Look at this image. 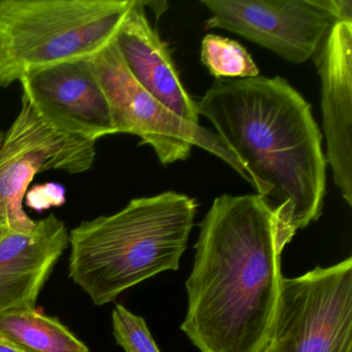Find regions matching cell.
Returning a JSON list of instances; mask_svg holds the SVG:
<instances>
[{
    "mask_svg": "<svg viewBox=\"0 0 352 352\" xmlns=\"http://www.w3.org/2000/svg\"><path fill=\"white\" fill-rule=\"evenodd\" d=\"M296 232L259 195L216 197L195 244L181 331L199 352H263L281 288V254Z\"/></svg>",
    "mask_w": 352,
    "mask_h": 352,
    "instance_id": "6da1fadb",
    "label": "cell"
},
{
    "mask_svg": "<svg viewBox=\"0 0 352 352\" xmlns=\"http://www.w3.org/2000/svg\"><path fill=\"white\" fill-rule=\"evenodd\" d=\"M195 106L244 166L257 195L282 206L296 232L320 217L327 166L322 133L310 104L287 80H217Z\"/></svg>",
    "mask_w": 352,
    "mask_h": 352,
    "instance_id": "7a4b0ae2",
    "label": "cell"
},
{
    "mask_svg": "<svg viewBox=\"0 0 352 352\" xmlns=\"http://www.w3.org/2000/svg\"><path fill=\"white\" fill-rule=\"evenodd\" d=\"M197 199L175 191L133 199L117 213L69 232V277L98 306L166 271H177Z\"/></svg>",
    "mask_w": 352,
    "mask_h": 352,
    "instance_id": "3957f363",
    "label": "cell"
},
{
    "mask_svg": "<svg viewBox=\"0 0 352 352\" xmlns=\"http://www.w3.org/2000/svg\"><path fill=\"white\" fill-rule=\"evenodd\" d=\"M133 0H0V87L112 44Z\"/></svg>",
    "mask_w": 352,
    "mask_h": 352,
    "instance_id": "277c9868",
    "label": "cell"
},
{
    "mask_svg": "<svg viewBox=\"0 0 352 352\" xmlns=\"http://www.w3.org/2000/svg\"><path fill=\"white\" fill-rule=\"evenodd\" d=\"M110 107L117 133L137 135L151 146L162 164L187 160L193 147L220 158L249 182L238 158L216 133L177 116L138 84L123 63L114 41L88 58Z\"/></svg>",
    "mask_w": 352,
    "mask_h": 352,
    "instance_id": "5b68a950",
    "label": "cell"
},
{
    "mask_svg": "<svg viewBox=\"0 0 352 352\" xmlns=\"http://www.w3.org/2000/svg\"><path fill=\"white\" fill-rule=\"evenodd\" d=\"M269 343L277 352H352V258L282 278Z\"/></svg>",
    "mask_w": 352,
    "mask_h": 352,
    "instance_id": "8992f818",
    "label": "cell"
},
{
    "mask_svg": "<svg viewBox=\"0 0 352 352\" xmlns=\"http://www.w3.org/2000/svg\"><path fill=\"white\" fill-rule=\"evenodd\" d=\"M96 142L59 131L22 98L21 110L0 144V208L13 232H28L36 221L23 203L34 177L46 170L83 174L94 166Z\"/></svg>",
    "mask_w": 352,
    "mask_h": 352,
    "instance_id": "52a82bcc",
    "label": "cell"
},
{
    "mask_svg": "<svg viewBox=\"0 0 352 352\" xmlns=\"http://www.w3.org/2000/svg\"><path fill=\"white\" fill-rule=\"evenodd\" d=\"M205 30L234 32L290 63L314 56L335 17L321 0H203Z\"/></svg>",
    "mask_w": 352,
    "mask_h": 352,
    "instance_id": "ba28073f",
    "label": "cell"
},
{
    "mask_svg": "<svg viewBox=\"0 0 352 352\" xmlns=\"http://www.w3.org/2000/svg\"><path fill=\"white\" fill-rule=\"evenodd\" d=\"M19 82L22 98L51 126L94 142L117 135L108 100L88 59L53 65Z\"/></svg>",
    "mask_w": 352,
    "mask_h": 352,
    "instance_id": "9c48e42d",
    "label": "cell"
},
{
    "mask_svg": "<svg viewBox=\"0 0 352 352\" xmlns=\"http://www.w3.org/2000/svg\"><path fill=\"white\" fill-rule=\"evenodd\" d=\"M321 82L327 164L352 206V21H338L314 54Z\"/></svg>",
    "mask_w": 352,
    "mask_h": 352,
    "instance_id": "30bf717a",
    "label": "cell"
},
{
    "mask_svg": "<svg viewBox=\"0 0 352 352\" xmlns=\"http://www.w3.org/2000/svg\"><path fill=\"white\" fill-rule=\"evenodd\" d=\"M69 245V232L54 214L28 232L0 241V313L36 308L41 290Z\"/></svg>",
    "mask_w": 352,
    "mask_h": 352,
    "instance_id": "8fae6325",
    "label": "cell"
},
{
    "mask_svg": "<svg viewBox=\"0 0 352 352\" xmlns=\"http://www.w3.org/2000/svg\"><path fill=\"white\" fill-rule=\"evenodd\" d=\"M146 1L133 0L114 44L133 79L173 113L199 124L195 100L183 86L166 45L146 16Z\"/></svg>",
    "mask_w": 352,
    "mask_h": 352,
    "instance_id": "7c38bea8",
    "label": "cell"
},
{
    "mask_svg": "<svg viewBox=\"0 0 352 352\" xmlns=\"http://www.w3.org/2000/svg\"><path fill=\"white\" fill-rule=\"evenodd\" d=\"M0 338L21 352H89L58 319L36 308L0 313Z\"/></svg>",
    "mask_w": 352,
    "mask_h": 352,
    "instance_id": "4fadbf2b",
    "label": "cell"
},
{
    "mask_svg": "<svg viewBox=\"0 0 352 352\" xmlns=\"http://www.w3.org/2000/svg\"><path fill=\"white\" fill-rule=\"evenodd\" d=\"M201 63L220 79H248L259 76V69L246 48L236 41L208 34L201 42Z\"/></svg>",
    "mask_w": 352,
    "mask_h": 352,
    "instance_id": "5bb4252c",
    "label": "cell"
},
{
    "mask_svg": "<svg viewBox=\"0 0 352 352\" xmlns=\"http://www.w3.org/2000/svg\"><path fill=\"white\" fill-rule=\"evenodd\" d=\"M113 333L124 352H162L143 317L117 304L112 313Z\"/></svg>",
    "mask_w": 352,
    "mask_h": 352,
    "instance_id": "9a60e30c",
    "label": "cell"
},
{
    "mask_svg": "<svg viewBox=\"0 0 352 352\" xmlns=\"http://www.w3.org/2000/svg\"><path fill=\"white\" fill-rule=\"evenodd\" d=\"M26 205L36 211L58 207L65 201V190L63 186L54 183L38 185L25 195Z\"/></svg>",
    "mask_w": 352,
    "mask_h": 352,
    "instance_id": "2e32d148",
    "label": "cell"
},
{
    "mask_svg": "<svg viewBox=\"0 0 352 352\" xmlns=\"http://www.w3.org/2000/svg\"><path fill=\"white\" fill-rule=\"evenodd\" d=\"M321 3L336 21H352L351 0H321Z\"/></svg>",
    "mask_w": 352,
    "mask_h": 352,
    "instance_id": "e0dca14e",
    "label": "cell"
},
{
    "mask_svg": "<svg viewBox=\"0 0 352 352\" xmlns=\"http://www.w3.org/2000/svg\"><path fill=\"white\" fill-rule=\"evenodd\" d=\"M11 232L7 216L3 213V209L0 208V241L3 240L9 232Z\"/></svg>",
    "mask_w": 352,
    "mask_h": 352,
    "instance_id": "ac0fdd59",
    "label": "cell"
},
{
    "mask_svg": "<svg viewBox=\"0 0 352 352\" xmlns=\"http://www.w3.org/2000/svg\"><path fill=\"white\" fill-rule=\"evenodd\" d=\"M0 352H21L17 348L14 347L9 342L0 338Z\"/></svg>",
    "mask_w": 352,
    "mask_h": 352,
    "instance_id": "d6986e66",
    "label": "cell"
},
{
    "mask_svg": "<svg viewBox=\"0 0 352 352\" xmlns=\"http://www.w3.org/2000/svg\"><path fill=\"white\" fill-rule=\"evenodd\" d=\"M263 352H277L275 350V348L272 346V344H267V346H265V349H263Z\"/></svg>",
    "mask_w": 352,
    "mask_h": 352,
    "instance_id": "ffe728a7",
    "label": "cell"
},
{
    "mask_svg": "<svg viewBox=\"0 0 352 352\" xmlns=\"http://www.w3.org/2000/svg\"><path fill=\"white\" fill-rule=\"evenodd\" d=\"M3 135H0V143H1V142H3Z\"/></svg>",
    "mask_w": 352,
    "mask_h": 352,
    "instance_id": "44dd1931",
    "label": "cell"
}]
</instances>
